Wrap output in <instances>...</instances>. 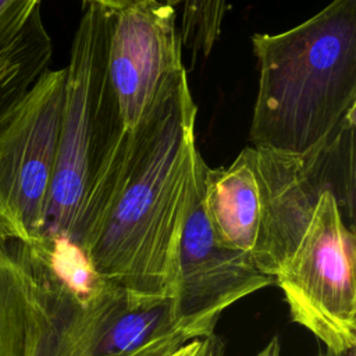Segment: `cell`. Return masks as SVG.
I'll list each match as a JSON object with an SVG mask.
<instances>
[{
	"label": "cell",
	"mask_w": 356,
	"mask_h": 356,
	"mask_svg": "<svg viewBox=\"0 0 356 356\" xmlns=\"http://www.w3.org/2000/svg\"><path fill=\"white\" fill-rule=\"evenodd\" d=\"M195 120L184 68L92 185L85 213L100 225L83 253L100 280L134 300L174 296L181 236L204 164Z\"/></svg>",
	"instance_id": "cell-1"
},
{
	"label": "cell",
	"mask_w": 356,
	"mask_h": 356,
	"mask_svg": "<svg viewBox=\"0 0 356 356\" xmlns=\"http://www.w3.org/2000/svg\"><path fill=\"white\" fill-rule=\"evenodd\" d=\"M259 86L252 146L303 154L356 108V0H332L281 33L252 36Z\"/></svg>",
	"instance_id": "cell-2"
},
{
	"label": "cell",
	"mask_w": 356,
	"mask_h": 356,
	"mask_svg": "<svg viewBox=\"0 0 356 356\" xmlns=\"http://www.w3.org/2000/svg\"><path fill=\"white\" fill-rule=\"evenodd\" d=\"M111 10L89 3L76 26L65 67L63 120L42 239L76 246L93 179L127 132L107 75Z\"/></svg>",
	"instance_id": "cell-3"
},
{
	"label": "cell",
	"mask_w": 356,
	"mask_h": 356,
	"mask_svg": "<svg viewBox=\"0 0 356 356\" xmlns=\"http://www.w3.org/2000/svg\"><path fill=\"white\" fill-rule=\"evenodd\" d=\"M355 245L353 227L327 189L318 196L293 253L274 277L292 321L335 356L352 353L356 345Z\"/></svg>",
	"instance_id": "cell-4"
},
{
	"label": "cell",
	"mask_w": 356,
	"mask_h": 356,
	"mask_svg": "<svg viewBox=\"0 0 356 356\" xmlns=\"http://www.w3.org/2000/svg\"><path fill=\"white\" fill-rule=\"evenodd\" d=\"M65 68L46 70L0 127V235L40 241L63 120Z\"/></svg>",
	"instance_id": "cell-5"
},
{
	"label": "cell",
	"mask_w": 356,
	"mask_h": 356,
	"mask_svg": "<svg viewBox=\"0 0 356 356\" xmlns=\"http://www.w3.org/2000/svg\"><path fill=\"white\" fill-rule=\"evenodd\" d=\"M206 167L204 163L182 231L171 299L174 321L189 341L214 334L225 309L274 284V278L259 271L248 254L216 241L203 204Z\"/></svg>",
	"instance_id": "cell-6"
},
{
	"label": "cell",
	"mask_w": 356,
	"mask_h": 356,
	"mask_svg": "<svg viewBox=\"0 0 356 356\" xmlns=\"http://www.w3.org/2000/svg\"><path fill=\"white\" fill-rule=\"evenodd\" d=\"M175 7L145 0L111 10L107 75L124 131H132L184 70Z\"/></svg>",
	"instance_id": "cell-7"
},
{
	"label": "cell",
	"mask_w": 356,
	"mask_h": 356,
	"mask_svg": "<svg viewBox=\"0 0 356 356\" xmlns=\"http://www.w3.org/2000/svg\"><path fill=\"white\" fill-rule=\"evenodd\" d=\"M203 204L216 241L248 254L260 271L267 204L254 146L242 149L227 167H206Z\"/></svg>",
	"instance_id": "cell-8"
},
{
	"label": "cell",
	"mask_w": 356,
	"mask_h": 356,
	"mask_svg": "<svg viewBox=\"0 0 356 356\" xmlns=\"http://www.w3.org/2000/svg\"><path fill=\"white\" fill-rule=\"evenodd\" d=\"M44 266L36 250L0 235V356H43Z\"/></svg>",
	"instance_id": "cell-9"
},
{
	"label": "cell",
	"mask_w": 356,
	"mask_h": 356,
	"mask_svg": "<svg viewBox=\"0 0 356 356\" xmlns=\"http://www.w3.org/2000/svg\"><path fill=\"white\" fill-rule=\"evenodd\" d=\"M51 51V39L38 10L18 39L0 53V127L49 68Z\"/></svg>",
	"instance_id": "cell-10"
},
{
	"label": "cell",
	"mask_w": 356,
	"mask_h": 356,
	"mask_svg": "<svg viewBox=\"0 0 356 356\" xmlns=\"http://www.w3.org/2000/svg\"><path fill=\"white\" fill-rule=\"evenodd\" d=\"M40 0H0V53L21 35Z\"/></svg>",
	"instance_id": "cell-11"
},
{
	"label": "cell",
	"mask_w": 356,
	"mask_h": 356,
	"mask_svg": "<svg viewBox=\"0 0 356 356\" xmlns=\"http://www.w3.org/2000/svg\"><path fill=\"white\" fill-rule=\"evenodd\" d=\"M140 1H145V0H83L85 4L95 3V4L103 6V7L110 8V10H120V8H124L127 6H132V4L140 3Z\"/></svg>",
	"instance_id": "cell-12"
},
{
	"label": "cell",
	"mask_w": 356,
	"mask_h": 356,
	"mask_svg": "<svg viewBox=\"0 0 356 356\" xmlns=\"http://www.w3.org/2000/svg\"><path fill=\"white\" fill-rule=\"evenodd\" d=\"M199 346H200V339H193V341L179 346L177 350H174L168 356H195Z\"/></svg>",
	"instance_id": "cell-13"
},
{
	"label": "cell",
	"mask_w": 356,
	"mask_h": 356,
	"mask_svg": "<svg viewBox=\"0 0 356 356\" xmlns=\"http://www.w3.org/2000/svg\"><path fill=\"white\" fill-rule=\"evenodd\" d=\"M280 352H281L280 339L278 337H274L256 356H280Z\"/></svg>",
	"instance_id": "cell-14"
},
{
	"label": "cell",
	"mask_w": 356,
	"mask_h": 356,
	"mask_svg": "<svg viewBox=\"0 0 356 356\" xmlns=\"http://www.w3.org/2000/svg\"><path fill=\"white\" fill-rule=\"evenodd\" d=\"M161 1H164V3H167L168 6H172V7H175L177 4H179V3H182L184 0H161Z\"/></svg>",
	"instance_id": "cell-15"
},
{
	"label": "cell",
	"mask_w": 356,
	"mask_h": 356,
	"mask_svg": "<svg viewBox=\"0 0 356 356\" xmlns=\"http://www.w3.org/2000/svg\"><path fill=\"white\" fill-rule=\"evenodd\" d=\"M318 356H335V355H330V353H325V355H318ZM345 356H355V355H353V352H352V353H349V355H345Z\"/></svg>",
	"instance_id": "cell-16"
}]
</instances>
